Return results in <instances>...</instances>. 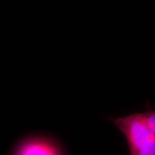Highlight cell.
<instances>
[{
  "label": "cell",
  "instance_id": "6da1fadb",
  "mask_svg": "<svg viewBox=\"0 0 155 155\" xmlns=\"http://www.w3.org/2000/svg\"><path fill=\"white\" fill-rule=\"evenodd\" d=\"M130 155H155V136L147 132L127 142Z\"/></svg>",
  "mask_w": 155,
  "mask_h": 155
},
{
  "label": "cell",
  "instance_id": "7a4b0ae2",
  "mask_svg": "<svg viewBox=\"0 0 155 155\" xmlns=\"http://www.w3.org/2000/svg\"><path fill=\"white\" fill-rule=\"evenodd\" d=\"M17 155H59L53 145L42 139H32L21 146Z\"/></svg>",
  "mask_w": 155,
  "mask_h": 155
},
{
  "label": "cell",
  "instance_id": "3957f363",
  "mask_svg": "<svg viewBox=\"0 0 155 155\" xmlns=\"http://www.w3.org/2000/svg\"><path fill=\"white\" fill-rule=\"evenodd\" d=\"M140 114L147 128L155 136V110L148 109Z\"/></svg>",
  "mask_w": 155,
  "mask_h": 155
}]
</instances>
